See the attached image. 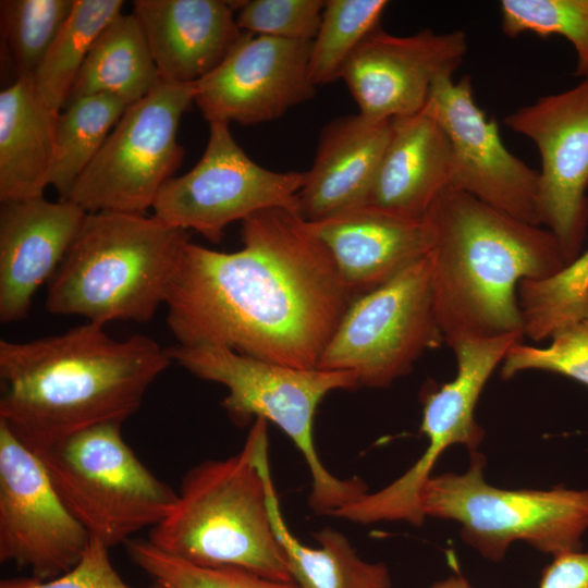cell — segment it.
I'll return each instance as SVG.
<instances>
[{
    "instance_id": "obj_23",
    "label": "cell",
    "mask_w": 588,
    "mask_h": 588,
    "mask_svg": "<svg viewBox=\"0 0 588 588\" xmlns=\"http://www.w3.org/2000/svg\"><path fill=\"white\" fill-rule=\"evenodd\" d=\"M59 113L41 100L33 79H14L1 90V203L44 196L50 185Z\"/></svg>"
},
{
    "instance_id": "obj_32",
    "label": "cell",
    "mask_w": 588,
    "mask_h": 588,
    "mask_svg": "<svg viewBox=\"0 0 588 588\" xmlns=\"http://www.w3.org/2000/svg\"><path fill=\"white\" fill-rule=\"evenodd\" d=\"M501 27L509 37L560 35L577 56L575 76L588 77V0H502Z\"/></svg>"
},
{
    "instance_id": "obj_27",
    "label": "cell",
    "mask_w": 588,
    "mask_h": 588,
    "mask_svg": "<svg viewBox=\"0 0 588 588\" xmlns=\"http://www.w3.org/2000/svg\"><path fill=\"white\" fill-rule=\"evenodd\" d=\"M122 0H75L71 15L50 47L33 83L54 112L65 106L74 81L103 28L122 13Z\"/></svg>"
},
{
    "instance_id": "obj_14",
    "label": "cell",
    "mask_w": 588,
    "mask_h": 588,
    "mask_svg": "<svg viewBox=\"0 0 588 588\" xmlns=\"http://www.w3.org/2000/svg\"><path fill=\"white\" fill-rule=\"evenodd\" d=\"M453 74L436 79L426 105L450 142V187L539 225L538 170L505 147L498 123L475 101L470 76L454 81Z\"/></svg>"
},
{
    "instance_id": "obj_8",
    "label": "cell",
    "mask_w": 588,
    "mask_h": 588,
    "mask_svg": "<svg viewBox=\"0 0 588 588\" xmlns=\"http://www.w3.org/2000/svg\"><path fill=\"white\" fill-rule=\"evenodd\" d=\"M121 426L88 428L39 456L68 510L108 549L158 525L177 500L138 460Z\"/></svg>"
},
{
    "instance_id": "obj_18",
    "label": "cell",
    "mask_w": 588,
    "mask_h": 588,
    "mask_svg": "<svg viewBox=\"0 0 588 588\" xmlns=\"http://www.w3.org/2000/svg\"><path fill=\"white\" fill-rule=\"evenodd\" d=\"M307 225L327 247L355 297L427 256L433 244L426 216L406 217L370 205Z\"/></svg>"
},
{
    "instance_id": "obj_15",
    "label": "cell",
    "mask_w": 588,
    "mask_h": 588,
    "mask_svg": "<svg viewBox=\"0 0 588 588\" xmlns=\"http://www.w3.org/2000/svg\"><path fill=\"white\" fill-rule=\"evenodd\" d=\"M311 41L244 32L226 58L194 83V102L211 123L254 125L311 99Z\"/></svg>"
},
{
    "instance_id": "obj_24",
    "label": "cell",
    "mask_w": 588,
    "mask_h": 588,
    "mask_svg": "<svg viewBox=\"0 0 588 588\" xmlns=\"http://www.w3.org/2000/svg\"><path fill=\"white\" fill-rule=\"evenodd\" d=\"M160 81L139 21L133 12L121 13L96 38L65 106L97 94L118 96L131 106L152 91Z\"/></svg>"
},
{
    "instance_id": "obj_5",
    "label": "cell",
    "mask_w": 588,
    "mask_h": 588,
    "mask_svg": "<svg viewBox=\"0 0 588 588\" xmlns=\"http://www.w3.org/2000/svg\"><path fill=\"white\" fill-rule=\"evenodd\" d=\"M189 231L154 216L87 212L47 283L46 308L106 326L147 322L164 304Z\"/></svg>"
},
{
    "instance_id": "obj_2",
    "label": "cell",
    "mask_w": 588,
    "mask_h": 588,
    "mask_svg": "<svg viewBox=\"0 0 588 588\" xmlns=\"http://www.w3.org/2000/svg\"><path fill=\"white\" fill-rule=\"evenodd\" d=\"M168 348L85 322L27 342L0 340V422L40 456L88 428L123 424L172 364Z\"/></svg>"
},
{
    "instance_id": "obj_29",
    "label": "cell",
    "mask_w": 588,
    "mask_h": 588,
    "mask_svg": "<svg viewBox=\"0 0 588 588\" xmlns=\"http://www.w3.org/2000/svg\"><path fill=\"white\" fill-rule=\"evenodd\" d=\"M388 4L385 0L326 1L308 59L309 78L316 87L340 78L352 53L380 27Z\"/></svg>"
},
{
    "instance_id": "obj_10",
    "label": "cell",
    "mask_w": 588,
    "mask_h": 588,
    "mask_svg": "<svg viewBox=\"0 0 588 588\" xmlns=\"http://www.w3.org/2000/svg\"><path fill=\"white\" fill-rule=\"evenodd\" d=\"M442 341L428 254L352 301L317 368L351 371L359 387L385 388Z\"/></svg>"
},
{
    "instance_id": "obj_21",
    "label": "cell",
    "mask_w": 588,
    "mask_h": 588,
    "mask_svg": "<svg viewBox=\"0 0 588 588\" xmlns=\"http://www.w3.org/2000/svg\"><path fill=\"white\" fill-rule=\"evenodd\" d=\"M449 138L427 106L418 113L391 120L368 205L406 217H425L450 187Z\"/></svg>"
},
{
    "instance_id": "obj_3",
    "label": "cell",
    "mask_w": 588,
    "mask_h": 588,
    "mask_svg": "<svg viewBox=\"0 0 588 588\" xmlns=\"http://www.w3.org/2000/svg\"><path fill=\"white\" fill-rule=\"evenodd\" d=\"M436 319L453 347L473 338L523 333L517 290L567 264L554 235L448 187L426 213Z\"/></svg>"
},
{
    "instance_id": "obj_16",
    "label": "cell",
    "mask_w": 588,
    "mask_h": 588,
    "mask_svg": "<svg viewBox=\"0 0 588 588\" xmlns=\"http://www.w3.org/2000/svg\"><path fill=\"white\" fill-rule=\"evenodd\" d=\"M467 49L460 29L395 36L378 27L348 58L340 78L360 114L375 120L411 117L426 107L436 79L456 71Z\"/></svg>"
},
{
    "instance_id": "obj_7",
    "label": "cell",
    "mask_w": 588,
    "mask_h": 588,
    "mask_svg": "<svg viewBox=\"0 0 588 588\" xmlns=\"http://www.w3.org/2000/svg\"><path fill=\"white\" fill-rule=\"evenodd\" d=\"M485 457L470 453L463 474L431 476L421 492L425 517L452 519L463 540L491 561L525 541L553 556L581 549L588 529V490H507L486 482Z\"/></svg>"
},
{
    "instance_id": "obj_37",
    "label": "cell",
    "mask_w": 588,
    "mask_h": 588,
    "mask_svg": "<svg viewBox=\"0 0 588 588\" xmlns=\"http://www.w3.org/2000/svg\"><path fill=\"white\" fill-rule=\"evenodd\" d=\"M431 588H470V585L464 577L455 575L433 584Z\"/></svg>"
},
{
    "instance_id": "obj_17",
    "label": "cell",
    "mask_w": 588,
    "mask_h": 588,
    "mask_svg": "<svg viewBox=\"0 0 588 588\" xmlns=\"http://www.w3.org/2000/svg\"><path fill=\"white\" fill-rule=\"evenodd\" d=\"M86 211L45 197L1 203L0 321L25 319L38 287L48 283L78 233Z\"/></svg>"
},
{
    "instance_id": "obj_12",
    "label": "cell",
    "mask_w": 588,
    "mask_h": 588,
    "mask_svg": "<svg viewBox=\"0 0 588 588\" xmlns=\"http://www.w3.org/2000/svg\"><path fill=\"white\" fill-rule=\"evenodd\" d=\"M503 122L538 150V222L554 235L568 265L581 253L588 225V77Z\"/></svg>"
},
{
    "instance_id": "obj_28",
    "label": "cell",
    "mask_w": 588,
    "mask_h": 588,
    "mask_svg": "<svg viewBox=\"0 0 588 588\" xmlns=\"http://www.w3.org/2000/svg\"><path fill=\"white\" fill-rule=\"evenodd\" d=\"M524 335L539 342L588 319V248L554 275L519 283Z\"/></svg>"
},
{
    "instance_id": "obj_9",
    "label": "cell",
    "mask_w": 588,
    "mask_h": 588,
    "mask_svg": "<svg viewBox=\"0 0 588 588\" xmlns=\"http://www.w3.org/2000/svg\"><path fill=\"white\" fill-rule=\"evenodd\" d=\"M194 95V83L161 79L131 105L66 200L86 212L146 215L182 163L184 149L177 130Z\"/></svg>"
},
{
    "instance_id": "obj_35",
    "label": "cell",
    "mask_w": 588,
    "mask_h": 588,
    "mask_svg": "<svg viewBox=\"0 0 588 588\" xmlns=\"http://www.w3.org/2000/svg\"><path fill=\"white\" fill-rule=\"evenodd\" d=\"M0 588H132L113 567L109 549L91 539L83 559L68 573L50 579L38 580L20 577L2 580Z\"/></svg>"
},
{
    "instance_id": "obj_20",
    "label": "cell",
    "mask_w": 588,
    "mask_h": 588,
    "mask_svg": "<svg viewBox=\"0 0 588 588\" xmlns=\"http://www.w3.org/2000/svg\"><path fill=\"white\" fill-rule=\"evenodd\" d=\"M391 134V120L358 113L330 121L320 132L306 172L298 215L307 222L332 218L368 205Z\"/></svg>"
},
{
    "instance_id": "obj_22",
    "label": "cell",
    "mask_w": 588,
    "mask_h": 588,
    "mask_svg": "<svg viewBox=\"0 0 588 588\" xmlns=\"http://www.w3.org/2000/svg\"><path fill=\"white\" fill-rule=\"evenodd\" d=\"M523 336V333H509L473 338L452 347L457 362L455 378L424 399L420 431L428 443L411 468L417 479H428L438 458L452 445L461 444L470 453L477 452L485 436L474 416L478 399L495 367Z\"/></svg>"
},
{
    "instance_id": "obj_31",
    "label": "cell",
    "mask_w": 588,
    "mask_h": 588,
    "mask_svg": "<svg viewBox=\"0 0 588 588\" xmlns=\"http://www.w3.org/2000/svg\"><path fill=\"white\" fill-rule=\"evenodd\" d=\"M133 563L150 579L152 588H298L236 567H208L173 556L148 540L124 543Z\"/></svg>"
},
{
    "instance_id": "obj_13",
    "label": "cell",
    "mask_w": 588,
    "mask_h": 588,
    "mask_svg": "<svg viewBox=\"0 0 588 588\" xmlns=\"http://www.w3.org/2000/svg\"><path fill=\"white\" fill-rule=\"evenodd\" d=\"M90 540L39 456L0 422V561L50 580L75 567Z\"/></svg>"
},
{
    "instance_id": "obj_6",
    "label": "cell",
    "mask_w": 588,
    "mask_h": 588,
    "mask_svg": "<svg viewBox=\"0 0 588 588\" xmlns=\"http://www.w3.org/2000/svg\"><path fill=\"white\" fill-rule=\"evenodd\" d=\"M176 363L195 377L228 389L221 405L229 417L244 426L250 418L277 425L303 454L311 476L309 506L332 515L368 492L359 478L341 479L322 464L315 446L314 418L327 394L358 388L346 370L301 369L217 346L168 348Z\"/></svg>"
},
{
    "instance_id": "obj_36",
    "label": "cell",
    "mask_w": 588,
    "mask_h": 588,
    "mask_svg": "<svg viewBox=\"0 0 588 588\" xmlns=\"http://www.w3.org/2000/svg\"><path fill=\"white\" fill-rule=\"evenodd\" d=\"M539 588H588V552L555 555L543 569Z\"/></svg>"
},
{
    "instance_id": "obj_25",
    "label": "cell",
    "mask_w": 588,
    "mask_h": 588,
    "mask_svg": "<svg viewBox=\"0 0 588 588\" xmlns=\"http://www.w3.org/2000/svg\"><path fill=\"white\" fill-rule=\"evenodd\" d=\"M268 507L273 530L285 553L298 588H390L383 563L364 561L340 531L326 527L315 534L318 547H307L290 531L280 509L272 478L268 481Z\"/></svg>"
},
{
    "instance_id": "obj_1",
    "label": "cell",
    "mask_w": 588,
    "mask_h": 588,
    "mask_svg": "<svg viewBox=\"0 0 588 588\" xmlns=\"http://www.w3.org/2000/svg\"><path fill=\"white\" fill-rule=\"evenodd\" d=\"M241 240L232 253L185 245L164 302L177 345L317 368L355 298L329 250L285 208L243 220Z\"/></svg>"
},
{
    "instance_id": "obj_33",
    "label": "cell",
    "mask_w": 588,
    "mask_h": 588,
    "mask_svg": "<svg viewBox=\"0 0 588 588\" xmlns=\"http://www.w3.org/2000/svg\"><path fill=\"white\" fill-rule=\"evenodd\" d=\"M546 347L522 343L511 347L502 362L501 376L509 379L526 370L569 377L588 385V319L556 331Z\"/></svg>"
},
{
    "instance_id": "obj_30",
    "label": "cell",
    "mask_w": 588,
    "mask_h": 588,
    "mask_svg": "<svg viewBox=\"0 0 588 588\" xmlns=\"http://www.w3.org/2000/svg\"><path fill=\"white\" fill-rule=\"evenodd\" d=\"M75 0L0 1L1 38L15 79H33Z\"/></svg>"
},
{
    "instance_id": "obj_26",
    "label": "cell",
    "mask_w": 588,
    "mask_h": 588,
    "mask_svg": "<svg viewBox=\"0 0 588 588\" xmlns=\"http://www.w3.org/2000/svg\"><path fill=\"white\" fill-rule=\"evenodd\" d=\"M130 105L111 94L69 102L59 113L50 185L66 200L73 186L96 157Z\"/></svg>"
},
{
    "instance_id": "obj_4",
    "label": "cell",
    "mask_w": 588,
    "mask_h": 588,
    "mask_svg": "<svg viewBox=\"0 0 588 588\" xmlns=\"http://www.w3.org/2000/svg\"><path fill=\"white\" fill-rule=\"evenodd\" d=\"M267 422L255 419L236 454L185 474L173 509L150 528V543L196 565L293 581L268 507Z\"/></svg>"
},
{
    "instance_id": "obj_19",
    "label": "cell",
    "mask_w": 588,
    "mask_h": 588,
    "mask_svg": "<svg viewBox=\"0 0 588 588\" xmlns=\"http://www.w3.org/2000/svg\"><path fill=\"white\" fill-rule=\"evenodd\" d=\"M244 1L136 0L139 21L162 81L196 83L242 38L234 12Z\"/></svg>"
},
{
    "instance_id": "obj_11",
    "label": "cell",
    "mask_w": 588,
    "mask_h": 588,
    "mask_svg": "<svg viewBox=\"0 0 588 588\" xmlns=\"http://www.w3.org/2000/svg\"><path fill=\"white\" fill-rule=\"evenodd\" d=\"M209 130L198 162L159 191L151 208L154 217L218 244L229 224L258 211L285 208L298 213L297 195L306 172L266 169L238 146L229 124L211 123Z\"/></svg>"
},
{
    "instance_id": "obj_34",
    "label": "cell",
    "mask_w": 588,
    "mask_h": 588,
    "mask_svg": "<svg viewBox=\"0 0 588 588\" xmlns=\"http://www.w3.org/2000/svg\"><path fill=\"white\" fill-rule=\"evenodd\" d=\"M326 1H244L236 22L244 32L289 40L311 41L319 29Z\"/></svg>"
}]
</instances>
